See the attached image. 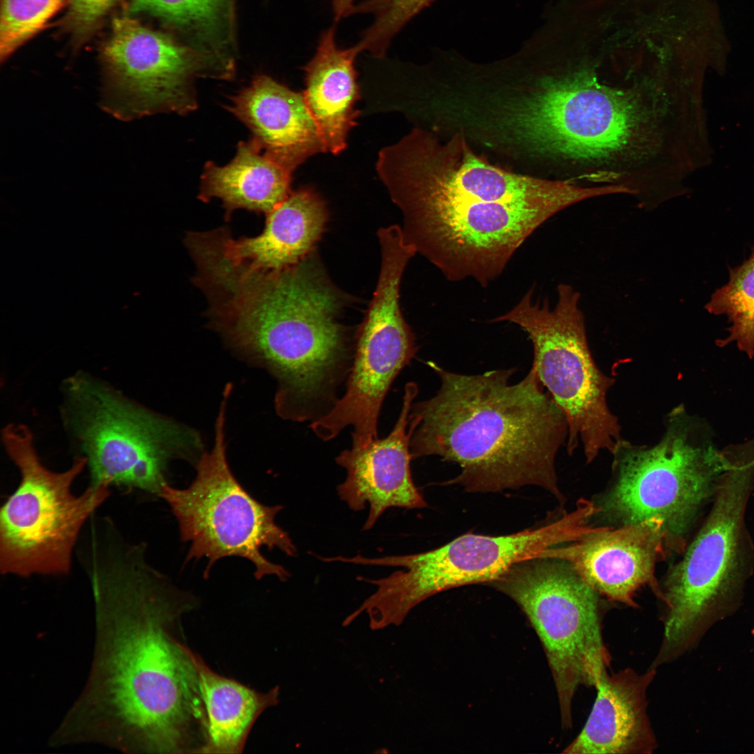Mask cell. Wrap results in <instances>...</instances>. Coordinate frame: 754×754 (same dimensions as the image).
I'll list each match as a JSON object with an SVG mask.
<instances>
[{"instance_id": "24", "label": "cell", "mask_w": 754, "mask_h": 754, "mask_svg": "<svg viewBox=\"0 0 754 754\" xmlns=\"http://www.w3.org/2000/svg\"><path fill=\"white\" fill-rule=\"evenodd\" d=\"M292 173L251 140L240 142L228 165L207 163L199 197L203 201L220 199L228 217L237 209L267 214L291 192Z\"/></svg>"}, {"instance_id": "21", "label": "cell", "mask_w": 754, "mask_h": 754, "mask_svg": "<svg viewBox=\"0 0 754 754\" xmlns=\"http://www.w3.org/2000/svg\"><path fill=\"white\" fill-rule=\"evenodd\" d=\"M656 675L627 668L607 674L584 727L562 751L568 754H650L657 748L647 714L646 693Z\"/></svg>"}, {"instance_id": "20", "label": "cell", "mask_w": 754, "mask_h": 754, "mask_svg": "<svg viewBox=\"0 0 754 754\" xmlns=\"http://www.w3.org/2000/svg\"><path fill=\"white\" fill-rule=\"evenodd\" d=\"M229 110L253 134L262 151L292 172L309 157L324 151L303 93L259 75L232 100Z\"/></svg>"}, {"instance_id": "29", "label": "cell", "mask_w": 754, "mask_h": 754, "mask_svg": "<svg viewBox=\"0 0 754 754\" xmlns=\"http://www.w3.org/2000/svg\"><path fill=\"white\" fill-rule=\"evenodd\" d=\"M118 0H68L62 29L77 40L89 37Z\"/></svg>"}, {"instance_id": "6", "label": "cell", "mask_w": 754, "mask_h": 754, "mask_svg": "<svg viewBox=\"0 0 754 754\" xmlns=\"http://www.w3.org/2000/svg\"><path fill=\"white\" fill-rule=\"evenodd\" d=\"M753 484L754 438L731 446V463L709 513L668 577L663 640L652 667L685 651L704 620L746 581L753 547L745 516Z\"/></svg>"}, {"instance_id": "26", "label": "cell", "mask_w": 754, "mask_h": 754, "mask_svg": "<svg viewBox=\"0 0 754 754\" xmlns=\"http://www.w3.org/2000/svg\"><path fill=\"white\" fill-rule=\"evenodd\" d=\"M705 309L725 315L731 324L728 336L716 340L719 347L736 343L749 358L754 357V253L740 265L730 269L727 283L715 290Z\"/></svg>"}, {"instance_id": "19", "label": "cell", "mask_w": 754, "mask_h": 754, "mask_svg": "<svg viewBox=\"0 0 754 754\" xmlns=\"http://www.w3.org/2000/svg\"><path fill=\"white\" fill-rule=\"evenodd\" d=\"M417 393L416 383L406 385L400 414L385 438H377L364 447H351L336 457L337 464L346 471V479L337 487L340 499L353 511L369 505L363 531L371 529L389 508L428 506L411 471L413 426L409 422V414Z\"/></svg>"}, {"instance_id": "23", "label": "cell", "mask_w": 754, "mask_h": 754, "mask_svg": "<svg viewBox=\"0 0 754 754\" xmlns=\"http://www.w3.org/2000/svg\"><path fill=\"white\" fill-rule=\"evenodd\" d=\"M191 656L205 710L204 742L197 753H241L258 716L278 703L279 687L258 692L216 673L192 651Z\"/></svg>"}, {"instance_id": "2", "label": "cell", "mask_w": 754, "mask_h": 754, "mask_svg": "<svg viewBox=\"0 0 754 754\" xmlns=\"http://www.w3.org/2000/svg\"><path fill=\"white\" fill-rule=\"evenodd\" d=\"M514 108L531 169L621 186L642 206L671 195L674 90L665 77L618 80L569 69L541 45Z\"/></svg>"}, {"instance_id": "27", "label": "cell", "mask_w": 754, "mask_h": 754, "mask_svg": "<svg viewBox=\"0 0 754 754\" xmlns=\"http://www.w3.org/2000/svg\"><path fill=\"white\" fill-rule=\"evenodd\" d=\"M436 0H366L355 6L353 13H368L374 16L355 45L382 58L392 38L413 17Z\"/></svg>"}, {"instance_id": "5", "label": "cell", "mask_w": 754, "mask_h": 754, "mask_svg": "<svg viewBox=\"0 0 754 754\" xmlns=\"http://www.w3.org/2000/svg\"><path fill=\"white\" fill-rule=\"evenodd\" d=\"M665 424L653 445L623 438L616 444L610 453L616 480L600 509L622 525L659 519L671 551L680 553L700 510L713 501L731 452L730 446L718 450L709 425L681 404Z\"/></svg>"}, {"instance_id": "15", "label": "cell", "mask_w": 754, "mask_h": 754, "mask_svg": "<svg viewBox=\"0 0 754 754\" xmlns=\"http://www.w3.org/2000/svg\"><path fill=\"white\" fill-rule=\"evenodd\" d=\"M101 59L104 107L122 119L188 112L197 106L194 77L212 73L209 68L222 76L210 57L145 27L129 14L113 20Z\"/></svg>"}, {"instance_id": "1", "label": "cell", "mask_w": 754, "mask_h": 754, "mask_svg": "<svg viewBox=\"0 0 754 754\" xmlns=\"http://www.w3.org/2000/svg\"><path fill=\"white\" fill-rule=\"evenodd\" d=\"M96 643L91 672L59 727L68 744L125 752L185 748L205 710L191 651L166 626L191 606L186 593L142 561H121L90 581Z\"/></svg>"}, {"instance_id": "13", "label": "cell", "mask_w": 754, "mask_h": 754, "mask_svg": "<svg viewBox=\"0 0 754 754\" xmlns=\"http://www.w3.org/2000/svg\"><path fill=\"white\" fill-rule=\"evenodd\" d=\"M72 423L90 468V485L135 488L157 495L173 458L201 448L194 431L135 406L84 376L68 385Z\"/></svg>"}, {"instance_id": "22", "label": "cell", "mask_w": 754, "mask_h": 754, "mask_svg": "<svg viewBox=\"0 0 754 754\" xmlns=\"http://www.w3.org/2000/svg\"><path fill=\"white\" fill-rule=\"evenodd\" d=\"M359 50L338 47L335 27L320 36L316 52L304 67L306 88L302 92L321 138L325 151L338 154L346 147L348 132L356 124L359 99L354 62Z\"/></svg>"}, {"instance_id": "18", "label": "cell", "mask_w": 754, "mask_h": 754, "mask_svg": "<svg viewBox=\"0 0 754 754\" xmlns=\"http://www.w3.org/2000/svg\"><path fill=\"white\" fill-rule=\"evenodd\" d=\"M327 218L320 196L311 188H301L267 214L261 234L234 239L224 228L202 232L198 250L208 266L227 276L279 270L298 263L313 251Z\"/></svg>"}, {"instance_id": "16", "label": "cell", "mask_w": 754, "mask_h": 754, "mask_svg": "<svg viewBox=\"0 0 754 754\" xmlns=\"http://www.w3.org/2000/svg\"><path fill=\"white\" fill-rule=\"evenodd\" d=\"M401 275L387 269L377 286L357 334L346 390L331 410L313 421L312 431L325 441L352 427V447L378 438V420L388 390L415 356L413 334L400 311Z\"/></svg>"}, {"instance_id": "3", "label": "cell", "mask_w": 754, "mask_h": 754, "mask_svg": "<svg viewBox=\"0 0 754 754\" xmlns=\"http://www.w3.org/2000/svg\"><path fill=\"white\" fill-rule=\"evenodd\" d=\"M428 364L441 386L412 404V458L436 455L457 464L460 473L443 485L468 492L534 485L563 503L555 461L566 444L568 422L535 370L512 384L513 368L465 375Z\"/></svg>"}, {"instance_id": "12", "label": "cell", "mask_w": 754, "mask_h": 754, "mask_svg": "<svg viewBox=\"0 0 754 754\" xmlns=\"http://www.w3.org/2000/svg\"><path fill=\"white\" fill-rule=\"evenodd\" d=\"M376 170L394 202L463 198L563 210L580 198L579 188L568 181L503 169L475 152L463 137L441 139L421 127L381 149Z\"/></svg>"}, {"instance_id": "8", "label": "cell", "mask_w": 754, "mask_h": 754, "mask_svg": "<svg viewBox=\"0 0 754 754\" xmlns=\"http://www.w3.org/2000/svg\"><path fill=\"white\" fill-rule=\"evenodd\" d=\"M2 436L20 481L0 510L1 573L66 575L79 535L109 497L110 487L90 485L75 494L72 486L87 464L86 457L76 458L63 472H54L40 462L27 427L10 424Z\"/></svg>"}, {"instance_id": "17", "label": "cell", "mask_w": 754, "mask_h": 754, "mask_svg": "<svg viewBox=\"0 0 754 754\" xmlns=\"http://www.w3.org/2000/svg\"><path fill=\"white\" fill-rule=\"evenodd\" d=\"M672 552L663 522L657 518L600 529L564 547L544 550L538 557L562 560L598 594L636 607V592L648 586L660 599L655 576L658 562Z\"/></svg>"}, {"instance_id": "25", "label": "cell", "mask_w": 754, "mask_h": 754, "mask_svg": "<svg viewBox=\"0 0 754 754\" xmlns=\"http://www.w3.org/2000/svg\"><path fill=\"white\" fill-rule=\"evenodd\" d=\"M147 13L190 34L204 45L205 52L225 64L221 54L228 45L231 0H131L129 15Z\"/></svg>"}, {"instance_id": "11", "label": "cell", "mask_w": 754, "mask_h": 754, "mask_svg": "<svg viewBox=\"0 0 754 754\" xmlns=\"http://www.w3.org/2000/svg\"><path fill=\"white\" fill-rule=\"evenodd\" d=\"M223 400L216 420L214 445L197 461L196 475L184 489L165 484L158 495L175 517L182 540L189 543L186 560L207 559V577L215 562L228 556L249 560L254 576H275L286 581L290 572L272 563L262 549H278L295 556L297 547L275 521L281 505L256 500L232 474L226 459Z\"/></svg>"}, {"instance_id": "28", "label": "cell", "mask_w": 754, "mask_h": 754, "mask_svg": "<svg viewBox=\"0 0 754 754\" xmlns=\"http://www.w3.org/2000/svg\"><path fill=\"white\" fill-rule=\"evenodd\" d=\"M66 0H1L0 59L6 60L43 29Z\"/></svg>"}, {"instance_id": "4", "label": "cell", "mask_w": 754, "mask_h": 754, "mask_svg": "<svg viewBox=\"0 0 754 754\" xmlns=\"http://www.w3.org/2000/svg\"><path fill=\"white\" fill-rule=\"evenodd\" d=\"M210 300L217 329L269 369L285 396L319 392L348 358L337 320L341 293L312 253L290 267L228 281Z\"/></svg>"}, {"instance_id": "14", "label": "cell", "mask_w": 754, "mask_h": 754, "mask_svg": "<svg viewBox=\"0 0 754 754\" xmlns=\"http://www.w3.org/2000/svg\"><path fill=\"white\" fill-rule=\"evenodd\" d=\"M406 241L451 281L486 286L514 253L561 209L552 205L454 199H412L396 204Z\"/></svg>"}, {"instance_id": "9", "label": "cell", "mask_w": 754, "mask_h": 754, "mask_svg": "<svg viewBox=\"0 0 754 754\" xmlns=\"http://www.w3.org/2000/svg\"><path fill=\"white\" fill-rule=\"evenodd\" d=\"M527 292L509 311L494 318L521 327L533 346L532 367L563 411L568 427L566 444L572 454L581 444L587 464L602 451L612 452L623 438L619 419L607 404L615 379L596 364L589 345L580 294L568 284L557 286L554 307Z\"/></svg>"}, {"instance_id": "30", "label": "cell", "mask_w": 754, "mask_h": 754, "mask_svg": "<svg viewBox=\"0 0 754 754\" xmlns=\"http://www.w3.org/2000/svg\"><path fill=\"white\" fill-rule=\"evenodd\" d=\"M355 0H332L336 22L353 14Z\"/></svg>"}, {"instance_id": "10", "label": "cell", "mask_w": 754, "mask_h": 754, "mask_svg": "<svg viewBox=\"0 0 754 754\" xmlns=\"http://www.w3.org/2000/svg\"><path fill=\"white\" fill-rule=\"evenodd\" d=\"M487 584L512 599L537 634L555 684L561 725L571 727L577 688H596L610 665L598 593L565 561L547 557L518 562Z\"/></svg>"}, {"instance_id": "7", "label": "cell", "mask_w": 754, "mask_h": 754, "mask_svg": "<svg viewBox=\"0 0 754 754\" xmlns=\"http://www.w3.org/2000/svg\"><path fill=\"white\" fill-rule=\"evenodd\" d=\"M590 516L588 508L578 504L556 519L509 535L468 533L422 553L346 557L348 563L404 568L378 579L358 577L376 586V590L357 608V613L367 614L369 626L374 630L399 626L415 606L434 595L467 584H488L518 562L582 538L592 531Z\"/></svg>"}]
</instances>
